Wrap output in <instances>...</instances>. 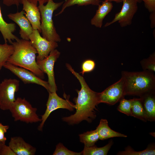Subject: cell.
Returning a JSON list of instances; mask_svg holds the SVG:
<instances>
[{
	"label": "cell",
	"instance_id": "cell-26",
	"mask_svg": "<svg viewBox=\"0 0 155 155\" xmlns=\"http://www.w3.org/2000/svg\"><path fill=\"white\" fill-rule=\"evenodd\" d=\"M144 70L155 71V53L153 52L146 59H144L140 62Z\"/></svg>",
	"mask_w": 155,
	"mask_h": 155
},
{
	"label": "cell",
	"instance_id": "cell-27",
	"mask_svg": "<svg viewBox=\"0 0 155 155\" xmlns=\"http://www.w3.org/2000/svg\"><path fill=\"white\" fill-rule=\"evenodd\" d=\"M133 99L127 100L124 98L120 101L117 109L120 112L128 116H131V109Z\"/></svg>",
	"mask_w": 155,
	"mask_h": 155
},
{
	"label": "cell",
	"instance_id": "cell-29",
	"mask_svg": "<svg viewBox=\"0 0 155 155\" xmlns=\"http://www.w3.org/2000/svg\"><path fill=\"white\" fill-rule=\"evenodd\" d=\"M82 154V152H77L68 149L61 143H59L56 146L53 155H80Z\"/></svg>",
	"mask_w": 155,
	"mask_h": 155
},
{
	"label": "cell",
	"instance_id": "cell-10",
	"mask_svg": "<svg viewBox=\"0 0 155 155\" xmlns=\"http://www.w3.org/2000/svg\"><path fill=\"white\" fill-rule=\"evenodd\" d=\"M125 96L124 80L122 77L117 82L103 91L98 93L99 103H104L111 105L120 101Z\"/></svg>",
	"mask_w": 155,
	"mask_h": 155
},
{
	"label": "cell",
	"instance_id": "cell-30",
	"mask_svg": "<svg viewBox=\"0 0 155 155\" xmlns=\"http://www.w3.org/2000/svg\"><path fill=\"white\" fill-rule=\"evenodd\" d=\"M95 63L92 60L88 59L84 61L82 65V71L80 72L83 75L85 73L90 72L94 69Z\"/></svg>",
	"mask_w": 155,
	"mask_h": 155
},
{
	"label": "cell",
	"instance_id": "cell-34",
	"mask_svg": "<svg viewBox=\"0 0 155 155\" xmlns=\"http://www.w3.org/2000/svg\"><path fill=\"white\" fill-rule=\"evenodd\" d=\"M150 19L151 22L150 27L152 28H154L155 27V11L150 13Z\"/></svg>",
	"mask_w": 155,
	"mask_h": 155
},
{
	"label": "cell",
	"instance_id": "cell-4",
	"mask_svg": "<svg viewBox=\"0 0 155 155\" xmlns=\"http://www.w3.org/2000/svg\"><path fill=\"white\" fill-rule=\"evenodd\" d=\"M63 2H55L50 0L46 5H39L38 6L40 14L42 36L49 41L57 42L61 40L56 31L52 18L54 12L62 5Z\"/></svg>",
	"mask_w": 155,
	"mask_h": 155
},
{
	"label": "cell",
	"instance_id": "cell-11",
	"mask_svg": "<svg viewBox=\"0 0 155 155\" xmlns=\"http://www.w3.org/2000/svg\"><path fill=\"white\" fill-rule=\"evenodd\" d=\"M60 53L55 49L51 52L48 56L42 60H36L40 69L48 76V83L51 92H56L57 90L54 76V67L55 63L59 57Z\"/></svg>",
	"mask_w": 155,
	"mask_h": 155
},
{
	"label": "cell",
	"instance_id": "cell-6",
	"mask_svg": "<svg viewBox=\"0 0 155 155\" xmlns=\"http://www.w3.org/2000/svg\"><path fill=\"white\" fill-rule=\"evenodd\" d=\"M20 81L16 79H5L0 84V109H10L15 101V94L19 89Z\"/></svg>",
	"mask_w": 155,
	"mask_h": 155
},
{
	"label": "cell",
	"instance_id": "cell-36",
	"mask_svg": "<svg viewBox=\"0 0 155 155\" xmlns=\"http://www.w3.org/2000/svg\"><path fill=\"white\" fill-rule=\"evenodd\" d=\"M5 144H4L3 143H2V142L0 141V155L1 151L3 148L4 145Z\"/></svg>",
	"mask_w": 155,
	"mask_h": 155
},
{
	"label": "cell",
	"instance_id": "cell-18",
	"mask_svg": "<svg viewBox=\"0 0 155 155\" xmlns=\"http://www.w3.org/2000/svg\"><path fill=\"white\" fill-rule=\"evenodd\" d=\"M16 26L14 23H8L3 19L0 6V31L1 33L5 43L8 41L11 44L12 40H18L19 38L13 34L15 31Z\"/></svg>",
	"mask_w": 155,
	"mask_h": 155
},
{
	"label": "cell",
	"instance_id": "cell-35",
	"mask_svg": "<svg viewBox=\"0 0 155 155\" xmlns=\"http://www.w3.org/2000/svg\"><path fill=\"white\" fill-rule=\"evenodd\" d=\"M104 1H114L117 3L121 2L122 1V0H104Z\"/></svg>",
	"mask_w": 155,
	"mask_h": 155
},
{
	"label": "cell",
	"instance_id": "cell-1",
	"mask_svg": "<svg viewBox=\"0 0 155 155\" xmlns=\"http://www.w3.org/2000/svg\"><path fill=\"white\" fill-rule=\"evenodd\" d=\"M67 68L78 79L81 85L80 90H77L78 96L74 98L76 110L75 114L62 118L63 121L70 125L77 124L83 120L91 122L96 118V106L99 104L98 93L89 87L83 77L75 71L71 66L66 64Z\"/></svg>",
	"mask_w": 155,
	"mask_h": 155
},
{
	"label": "cell",
	"instance_id": "cell-33",
	"mask_svg": "<svg viewBox=\"0 0 155 155\" xmlns=\"http://www.w3.org/2000/svg\"><path fill=\"white\" fill-rule=\"evenodd\" d=\"M0 155H16L9 146L4 145Z\"/></svg>",
	"mask_w": 155,
	"mask_h": 155
},
{
	"label": "cell",
	"instance_id": "cell-9",
	"mask_svg": "<svg viewBox=\"0 0 155 155\" xmlns=\"http://www.w3.org/2000/svg\"><path fill=\"white\" fill-rule=\"evenodd\" d=\"M40 33L38 30H34L29 37V40L38 54L36 60L43 59L58 46L57 42L47 40L41 36Z\"/></svg>",
	"mask_w": 155,
	"mask_h": 155
},
{
	"label": "cell",
	"instance_id": "cell-37",
	"mask_svg": "<svg viewBox=\"0 0 155 155\" xmlns=\"http://www.w3.org/2000/svg\"><path fill=\"white\" fill-rule=\"evenodd\" d=\"M138 3H140L141 1L140 0H136Z\"/></svg>",
	"mask_w": 155,
	"mask_h": 155
},
{
	"label": "cell",
	"instance_id": "cell-19",
	"mask_svg": "<svg viewBox=\"0 0 155 155\" xmlns=\"http://www.w3.org/2000/svg\"><path fill=\"white\" fill-rule=\"evenodd\" d=\"M96 129L98 134L99 139L101 140L115 137H127L126 135L112 129L109 127L108 121L106 119H101Z\"/></svg>",
	"mask_w": 155,
	"mask_h": 155
},
{
	"label": "cell",
	"instance_id": "cell-7",
	"mask_svg": "<svg viewBox=\"0 0 155 155\" xmlns=\"http://www.w3.org/2000/svg\"><path fill=\"white\" fill-rule=\"evenodd\" d=\"M46 104V108L44 113L41 116V121L38 129L42 131L44 123L51 113L58 108H64L70 111H73L75 105L67 99H64L59 97L56 92H49Z\"/></svg>",
	"mask_w": 155,
	"mask_h": 155
},
{
	"label": "cell",
	"instance_id": "cell-5",
	"mask_svg": "<svg viewBox=\"0 0 155 155\" xmlns=\"http://www.w3.org/2000/svg\"><path fill=\"white\" fill-rule=\"evenodd\" d=\"M37 108L33 107L25 98L18 97L9 110L14 121H20L27 123L41 122L36 114Z\"/></svg>",
	"mask_w": 155,
	"mask_h": 155
},
{
	"label": "cell",
	"instance_id": "cell-25",
	"mask_svg": "<svg viewBox=\"0 0 155 155\" xmlns=\"http://www.w3.org/2000/svg\"><path fill=\"white\" fill-rule=\"evenodd\" d=\"M14 51V47L12 44L9 45L7 43L0 44V71L13 54Z\"/></svg>",
	"mask_w": 155,
	"mask_h": 155
},
{
	"label": "cell",
	"instance_id": "cell-16",
	"mask_svg": "<svg viewBox=\"0 0 155 155\" xmlns=\"http://www.w3.org/2000/svg\"><path fill=\"white\" fill-rule=\"evenodd\" d=\"M113 7L112 3L107 1H104L101 4H100L95 14L91 20V25L97 28H101L104 19L111 11Z\"/></svg>",
	"mask_w": 155,
	"mask_h": 155
},
{
	"label": "cell",
	"instance_id": "cell-28",
	"mask_svg": "<svg viewBox=\"0 0 155 155\" xmlns=\"http://www.w3.org/2000/svg\"><path fill=\"white\" fill-rule=\"evenodd\" d=\"M30 3L37 6L38 3L39 5L44 4L47 3L50 0H26ZM23 0H3L4 4L7 6L12 5H16L17 7L21 4H22Z\"/></svg>",
	"mask_w": 155,
	"mask_h": 155
},
{
	"label": "cell",
	"instance_id": "cell-14",
	"mask_svg": "<svg viewBox=\"0 0 155 155\" xmlns=\"http://www.w3.org/2000/svg\"><path fill=\"white\" fill-rule=\"evenodd\" d=\"M23 10L30 22L33 29L37 30L41 32L40 27L41 16L37 6L30 3L26 0H23Z\"/></svg>",
	"mask_w": 155,
	"mask_h": 155
},
{
	"label": "cell",
	"instance_id": "cell-23",
	"mask_svg": "<svg viewBox=\"0 0 155 155\" xmlns=\"http://www.w3.org/2000/svg\"><path fill=\"white\" fill-rule=\"evenodd\" d=\"M80 141L84 143V146L90 147L95 145V143L99 139L96 130L88 131L79 135Z\"/></svg>",
	"mask_w": 155,
	"mask_h": 155
},
{
	"label": "cell",
	"instance_id": "cell-20",
	"mask_svg": "<svg viewBox=\"0 0 155 155\" xmlns=\"http://www.w3.org/2000/svg\"><path fill=\"white\" fill-rule=\"evenodd\" d=\"M112 140L104 146L98 147L94 145L90 147L84 146L83 150L81 152L84 155H106L113 144Z\"/></svg>",
	"mask_w": 155,
	"mask_h": 155
},
{
	"label": "cell",
	"instance_id": "cell-12",
	"mask_svg": "<svg viewBox=\"0 0 155 155\" xmlns=\"http://www.w3.org/2000/svg\"><path fill=\"white\" fill-rule=\"evenodd\" d=\"M3 67L8 69L20 79L25 84H35L44 87L49 92L51 89L48 82L42 80L30 71L6 63Z\"/></svg>",
	"mask_w": 155,
	"mask_h": 155
},
{
	"label": "cell",
	"instance_id": "cell-8",
	"mask_svg": "<svg viewBox=\"0 0 155 155\" xmlns=\"http://www.w3.org/2000/svg\"><path fill=\"white\" fill-rule=\"evenodd\" d=\"M123 5L120 11L116 13L111 21L107 22L104 27L108 26L118 22L122 27L131 24L133 17L138 9L136 0H122Z\"/></svg>",
	"mask_w": 155,
	"mask_h": 155
},
{
	"label": "cell",
	"instance_id": "cell-13",
	"mask_svg": "<svg viewBox=\"0 0 155 155\" xmlns=\"http://www.w3.org/2000/svg\"><path fill=\"white\" fill-rule=\"evenodd\" d=\"M25 12L22 10L14 13H10L7 16L8 18L14 21L19 26V34L22 39L29 40V37L33 29L30 22L24 16Z\"/></svg>",
	"mask_w": 155,
	"mask_h": 155
},
{
	"label": "cell",
	"instance_id": "cell-21",
	"mask_svg": "<svg viewBox=\"0 0 155 155\" xmlns=\"http://www.w3.org/2000/svg\"><path fill=\"white\" fill-rule=\"evenodd\" d=\"M132 99L131 116L144 122L147 121L141 98Z\"/></svg>",
	"mask_w": 155,
	"mask_h": 155
},
{
	"label": "cell",
	"instance_id": "cell-22",
	"mask_svg": "<svg viewBox=\"0 0 155 155\" xmlns=\"http://www.w3.org/2000/svg\"><path fill=\"white\" fill-rule=\"evenodd\" d=\"M100 2V0H65L62 5L61 10L56 16L62 13L67 8L75 5L84 6L92 5L98 6Z\"/></svg>",
	"mask_w": 155,
	"mask_h": 155
},
{
	"label": "cell",
	"instance_id": "cell-24",
	"mask_svg": "<svg viewBox=\"0 0 155 155\" xmlns=\"http://www.w3.org/2000/svg\"><path fill=\"white\" fill-rule=\"evenodd\" d=\"M119 155H154L155 147L154 144L149 145L145 149L141 151H135L130 146L126 148L125 150L119 152L117 154Z\"/></svg>",
	"mask_w": 155,
	"mask_h": 155
},
{
	"label": "cell",
	"instance_id": "cell-2",
	"mask_svg": "<svg viewBox=\"0 0 155 155\" xmlns=\"http://www.w3.org/2000/svg\"><path fill=\"white\" fill-rule=\"evenodd\" d=\"M14 51L7 63L26 69L41 79L44 73L40 69L36 61V50L30 40L19 39L12 42Z\"/></svg>",
	"mask_w": 155,
	"mask_h": 155
},
{
	"label": "cell",
	"instance_id": "cell-15",
	"mask_svg": "<svg viewBox=\"0 0 155 155\" xmlns=\"http://www.w3.org/2000/svg\"><path fill=\"white\" fill-rule=\"evenodd\" d=\"M8 146L16 155H34L36 148L20 136L11 137Z\"/></svg>",
	"mask_w": 155,
	"mask_h": 155
},
{
	"label": "cell",
	"instance_id": "cell-32",
	"mask_svg": "<svg viewBox=\"0 0 155 155\" xmlns=\"http://www.w3.org/2000/svg\"><path fill=\"white\" fill-rule=\"evenodd\" d=\"M144 2V6L150 13L155 11V0H140Z\"/></svg>",
	"mask_w": 155,
	"mask_h": 155
},
{
	"label": "cell",
	"instance_id": "cell-3",
	"mask_svg": "<svg viewBox=\"0 0 155 155\" xmlns=\"http://www.w3.org/2000/svg\"><path fill=\"white\" fill-rule=\"evenodd\" d=\"M121 77L124 80L125 96L136 95L140 97L155 92V76L152 71H123Z\"/></svg>",
	"mask_w": 155,
	"mask_h": 155
},
{
	"label": "cell",
	"instance_id": "cell-17",
	"mask_svg": "<svg viewBox=\"0 0 155 155\" xmlns=\"http://www.w3.org/2000/svg\"><path fill=\"white\" fill-rule=\"evenodd\" d=\"M147 121H155V92L145 94L140 97Z\"/></svg>",
	"mask_w": 155,
	"mask_h": 155
},
{
	"label": "cell",
	"instance_id": "cell-31",
	"mask_svg": "<svg viewBox=\"0 0 155 155\" xmlns=\"http://www.w3.org/2000/svg\"><path fill=\"white\" fill-rule=\"evenodd\" d=\"M9 127V125H4L0 123V141L4 144H5L7 140V138L5 136V133L7 132Z\"/></svg>",
	"mask_w": 155,
	"mask_h": 155
}]
</instances>
